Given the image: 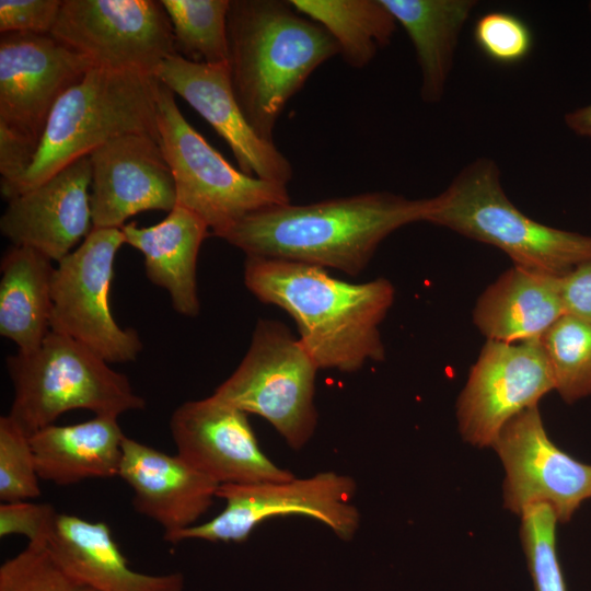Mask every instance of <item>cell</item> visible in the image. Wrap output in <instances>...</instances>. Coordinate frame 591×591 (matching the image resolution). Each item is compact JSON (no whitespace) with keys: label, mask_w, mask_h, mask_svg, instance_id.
Segmentation results:
<instances>
[{"label":"cell","mask_w":591,"mask_h":591,"mask_svg":"<svg viewBox=\"0 0 591 591\" xmlns=\"http://www.w3.org/2000/svg\"><path fill=\"white\" fill-rule=\"evenodd\" d=\"M244 283L296 321L299 340L318 369L355 372L368 360H384L380 324L395 297L387 279L352 283L321 266L246 256Z\"/></svg>","instance_id":"6da1fadb"},{"label":"cell","mask_w":591,"mask_h":591,"mask_svg":"<svg viewBox=\"0 0 591 591\" xmlns=\"http://www.w3.org/2000/svg\"><path fill=\"white\" fill-rule=\"evenodd\" d=\"M429 198L369 192L308 205L283 204L244 217L220 239L246 256L362 271L395 230L425 221Z\"/></svg>","instance_id":"7a4b0ae2"},{"label":"cell","mask_w":591,"mask_h":591,"mask_svg":"<svg viewBox=\"0 0 591 591\" xmlns=\"http://www.w3.org/2000/svg\"><path fill=\"white\" fill-rule=\"evenodd\" d=\"M228 39L234 95L267 141L288 101L317 67L339 54L329 33L290 1L230 0Z\"/></svg>","instance_id":"3957f363"},{"label":"cell","mask_w":591,"mask_h":591,"mask_svg":"<svg viewBox=\"0 0 591 591\" xmlns=\"http://www.w3.org/2000/svg\"><path fill=\"white\" fill-rule=\"evenodd\" d=\"M426 222L493 245L515 266L564 276L591 260V236L537 222L505 194L495 161L466 164L439 195L429 198Z\"/></svg>","instance_id":"277c9868"},{"label":"cell","mask_w":591,"mask_h":591,"mask_svg":"<svg viewBox=\"0 0 591 591\" xmlns=\"http://www.w3.org/2000/svg\"><path fill=\"white\" fill-rule=\"evenodd\" d=\"M159 84L150 73L92 67L55 104L34 161L10 199L115 138L143 134L160 142Z\"/></svg>","instance_id":"5b68a950"},{"label":"cell","mask_w":591,"mask_h":591,"mask_svg":"<svg viewBox=\"0 0 591 591\" xmlns=\"http://www.w3.org/2000/svg\"><path fill=\"white\" fill-rule=\"evenodd\" d=\"M7 368L13 386L8 415L28 436L70 410L119 417L146 408L126 375L85 345L53 331L37 349L8 357Z\"/></svg>","instance_id":"8992f818"},{"label":"cell","mask_w":591,"mask_h":591,"mask_svg":"<svg viewBox=\"0 0 591 591\" xmlns=\"http://www.w3.org/2000/svg\"><path fill=\"white\" fill-rule=\"evenodd\" d=\"M160 144L172 170L177 205L220 237L244 217L290 202L287 185L250 176L232 166L186 120L174 93L158 89Z\"/></svg>","instance_id":"52a82bcc"},{"label":"cell","mask_w":591,"mask_h":591,"mask_svg":"<svg viewBox=\"0 0 591 591\" xmlns=\"http://www.w3.org/2000/svg\"><path fill=\"white\" fill-rule=\"evenodd\" d=\"M317 369L288 327L278 321L258 320L241 363L211 396L263 417L288 445L299 450L311 439L317 424Z\"/></svg>","instance_id":"ba28073f"},{"label":"cell","mask_w":591,"mask_h":591,"mask_svg":"<svg viewBox=\"0 0 591 591\" xmlns=\"http://www.w3.org/2000/svg\"><path fill=\"white\" fill-rule=\"evenodd\" d=\"M125 243L121 229L93 228L55 267L50 331L85 345L108 363L136 360L138 333L121 328L109 302L114 260Z\"/></svg>","instance_id":"9c48e42d"},{"label":"cell","mask_w":591,"mask_h":591,"mask_svg":"<svg viewBox=\"0 0 591 591\" xmlns=\"http://www.w3.org/2000/svg\"><path fill=\"white\" fill-rule=\"evenodd\" d=\"M355 493V480L335 472L282 482L220 485L217 498L225 501L224 509L211 520L184 531L177 543H242L265 520L294 514L315 519L343 541H350L360 523L359 511L352 503Z\"/></svg>","instance_id":"30bf717a"},{"label":"cell","mask_w":591,"mask_h":591,"mask_svg":"<svg viewBox=\"0 0 591 591\" xmlns=\"http://www.w3.org/2000/svg\"><path fill=\"white\" fill-rule=\"evenodd\" d=\"M50 35L101 68L154 76L176 54L169 15L154 0H62Z\"/></svg>","instance_id":"8fae6325"},{"label":"cell","mask_w":591,"mask_h":591,"mask_svg":"<svg viewBox=\"0 0 591 591\" xmlns=\"http://www.w3.org/2000/svg\"><path fill=\"white\" fill-rule=\"evenodd\" d=\"M554 391V380L541 340H487L456 402L464 441L493 447L502 427Z\"/></svg>","instance_id":"7c38bea8"},{"label":"cell","mask_w":591,"mask_h":591,"mask_svg":"<svg viewBox=\"0 0 591 591\" xmlns=\"http://www.w3.org/2000/svg\"><path fill=\"white\" fill-rule=\"evenodd\" d=\"M493 448L505 468L503 507L512 513L521 515L528 507L543 503L558 523H567L591 499V464L549 439L537 406L511 418Z\"/></svg>","instance_id":"4fadbf2b"},{"label":"cell","mask_w":591,"mask_h":591,"mask_svg":"<svg viewBox=\"0 0 591 591\" xmlns=\"http://www.w3.org/2000/svg\"><path fill=\"white\" fill-rule=\"evenodd\" d=\"M92 67L50 34H1L0 127L37 151L55 104Z\"/></svg>","instance_id":"5bb4252c"},{"label":"cell","mask_w":591,"mask_h":591,"mask_svg":"<svg viewBox=\"0 0 591 591\" xmlns=\"http://www.w3.org/2000/svg\"><path fill=\"white\" fill-rule=\"evenodd\" d=\"M176 454L220 485L292 479L260 450L247 414L213 396L187 401L170 417Z\"/></svg>","instance_id":"9a60e30c"},{"label":"cell","mask_w":591,"mask_h":591,"mask_svg":"<svg viewBox=\"0 0 591 591\" xmlns=\"http://www.w3.org/2000/svg\"><path fill=\"white\" fill-rule=\"evenodd\" d=\"M89 159L93 228L121 229L139 212H170L177 205L172 170L153 137L115 138L94 149Z\"/></svg>","instance_id":"2e32d148"},{"label":"cell","mask_w":591,"mask_h":591,"mask_svg":"<svg viewBox=\"0 0 591 591\" xmlns=\"http://www.w3.org/2000/svg\"><path fill=\"white\" fill-rule=\"evenodd\" d=\"M154 76L225 140L240 171L285 185L291 181L290 161L274 141L260 138L245 118L231 85L228 65L195 62L175 54L159 66Z\"/></svg>","instance_id":"e0dca14e"},{"label":"cell","mask_w":591,"mask_h":591,"mask_svg":"<svg viewBox=\"0 0 591 591\" xmlns=\"http://www.w3.org/2000/svg\"><path fill=\"white\" fill-rule=\"evenodd\" d=\"M90 184L91 165L85 155L10 199L0 219L2 235L13 245L60 262L93 229Z\"/></svg>","instance_id":"ac0fdd59"},{"label":"cell","mask_w":591,"mask_h":591,"mask_svg":"<svg viewBox=\"0 0 591 591\" xmlns=\"http://www.w3.org/2000/svg\"><path fill=\"white\" fill-rule=\"evenodd\" d=\"M118 476L132 490L134 509L163 529L167 543L198 524L217 498L219 485L179 455H171L135 439L123 441Z\"/></svg>","instance_id":"d6986e66"},{"label":"cell","mask_w":591,"mask_h":591,"mask_svg":"<svg viewBox=\"0 0 591 591\" xmlns=\"http://www.w3.org/2000/svg\"><path fill=\"white\" fill-rule=\"evenodd\" d=\"M46 545L68 572L96 591H184L181 572L132 569L103 521L58 513Z\"/></svg>","instance_id":"ffe728a7"},{"label":"cell","mask_w":591,"mask_h":591,"mask_svg":"<svg viewBox=\"0 0 591 591\" xmlns=\"http://www.w3.org/2000/svg\"><path fill=\"white\" fill-rule=\"evenodd\" d=\"M561 277L513 265L479 296L473 323L487 340H541L565 314Z\"/></svg>","instance_id":"44dd1931"},{"label":"cell","mask_w":591,"mask_h":591,"mask_svg":"<svg viewBox=\"0 0 591 591\" xmlns=\"http://www.w3.org/2000/svg\"><path fill=\"white\" fill-rule=\"evenodd\" d=\"M125 243L144 258L148 279L167 291L174 310L194 317L199 314L197 258L209 228L192 211L176 205L161 222L146 228H121Z\"/></svg>","instance_id":"7402d4cb"},{"label":"cell","mask_w":591,"mask_h":591,"mask_svg":"<svg viewBox=\"0 0 591 591\" xmlns=\"http://www.w3.org/2000/svg\"><path fill=\"white\" fill-rule=\"evenodd\" d=\"M115 416L50 425L30 436L42 480L68 486L118 476L126 438Z\"/></svg>","instance_id":"603a6c76"},{"label":"cell","mask_w":591,"mask_h":591,"mask_svg":"<svg viewBox=\"0 0 591 591\" xmlns=\"http://www.w3.org/2000/svg\"><path fill=\"white\" fill-rule=\"evenodd\" d=\"M413 43L421 72L420 96L439 102L453 68L460 34L474 0H381Z\"/></svg>","instance_id":"cb8c5ba5"},{"label":"cell","mask_w":591,"mask_h":591,"mask_svg":"<svg viewBox=\"0 0 591 591\" xmlns=\"http://www.w3.org/2000/svg\"><path fill=\"white\" fill-rule=\"evenodd\" d=\"M51 262L34 248L16 245L1 258L0 334L19 352L37 349L50 331Z\"/></svg>","instance_id":"d4e9b609"},{"label":"cell","mask_w":591,"mask_h":591,"mask_svg":"<svg viewBox=\"0 0 591 591\" xmlns=\"http://www.w3.org/2000/svg\"><path fill=\"white\" fill-rule=\"evenodd\" d=\"M292 7L324 27L351 68L368 66L387 46L397 22L381 0H290Z\"/></svg>","instance_id":"484cf974"},{"label":"cell","mask_w":591,"mask_h":591,"mask_svg":"<svg viewBox=\"0 0 591 591\" xmlns=\"http://www.w3.org/2000/svg\"><path fill=\"white\" fill-rule=\"evenodd\" d=\"M173 27L176 54L207 65L229 63L230 0H160Z\"/></svg>","instance_id":"4316f807"},{"label":"cell","mask_w":591,"mask_h":591,"mask_svg":"<svg viewBox=\"0 0 591 591\" xmlns=\"http://www.w3.org/2000/svg\"><path fill=\"white\" fill-rule=\"evenodd\" d=\"M541 344L561 399L572 404L591 395V324L564 314Z\"/></svg>","instance_id":"83f0119b"},{"label":"cell","mask_w":591,"mask_h":591,"mask_svg":"<svg viewBox=\"0 0 591 591\" xmlns=\"http://www.w3.org/2000/svg\"><path fill=\"white\" fill-rule=\"evenodd\" d=\"M520 517V537L534 591H567L556 552L558 521L554 511L538 503Z\"/></svg>","instance_id":"f1b7e54d"},{"label":"cell","mask_w":591,"mask_h":591,"mask_svg":"<svg viewBox=\"0 0 591 591\" xmlns=\"http://www.w3.org/2000/svg\"><path fill=\"white\" fill-rule=\"evenodd\" d=\"M0 591H96L68 572L47 545L27 544L0 566Z\"/></svg>","instance_id":"f546056e"},{"label":"cell","mask_w":591,"mask_h":591,"mask_svg":"<svg viewBox=\"0 0 591 591\" xmlns=\"http://www.w3.org/2000/svg\"><path fill=\"white\" fill-rule=\"evenodd\" d=\"M30 436L9 416L0 417V499L30 501L42 495Z\"/></svg>","instance_id":"4dcf8cb0"},{"label":"cell","mask_w":591,"mask_h":591,"mask_svg":"<svg viewBox=\"0 0 591 591\" xmlns=\"http://www.w3.org/2000/svg\"><path fill=\"white\" fill-rule=\"evenodd\" d=\"M474 38L488 58L502 65L523 60L533 44L526 23L512 13L500 11L488 12L477 20Z\"/></svg>","instance_id":"1f68e13d"},{"label":"cell","mask_w":591,"mask_h":591,"mask_svg":"<svg viewBox=\"0 0 591 591\" xmlns=\"http://www.w3.org/2000/svg\"><path fill=\"white\" fill-rule=\"evenodd\" d=\"M57 510L46 502L15 501L0 505V536L23 535L28 544L46 545Z\"/></svg>","instance_id":"d6a6232c"},{"label":"cell","mask_w":591,"mask_h":591,"mask_svg":"<svg viewBox=\"0 0 591 591\" xmlns=\"http://www.w3.org/2000/svg\"><path fill=\"white\" fill-rule=\"evenodd\" d=\"M62 0H1L0 33L50 34Z\"/></svg>","instance_id":"836d02e7"},{"label":"cell","mask_w":591,"mask_h":591,"mask_svg":"<svg viewBox=\"0 0 591 591\" xmlns=\"http://www.w3.org/2000/svg\"><path fill=\"white\" fill-rule=\"evenodd\" d=\"M565 314L591 324V260L561 277Z\"/></svg>","instance_id":"e575fe53"},{"label":"cell","mask_w":591,"mask_h":591,"mask_svg":"<svg viewBox=\"0 0 591 591\" xmlns=\"http://www.w3.org/2000/svg\"><path fill=\"white\" fill-rule=\"evenodd\" d=\"M566 126L577 136L591 137V103L565 115Z\"/></svg>","instance_id":"d590c367"}]
</instances>
